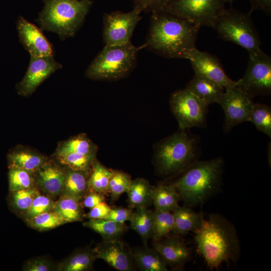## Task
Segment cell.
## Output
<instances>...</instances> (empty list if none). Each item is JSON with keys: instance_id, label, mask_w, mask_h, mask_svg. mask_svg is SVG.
Segmentation results:
<instances>
[{"instance_id": "obj_1", "label": "cell", "mask_w": 271, "mask_h": 271, "mask_svg": "<svg viewBox=\"0 0 271 271\" xmlns=\"http://www.w3.org/2000/svg\"><path fill=\"white\" fill-rule=\"evenodd\" d=\"M200 27L165 10L152 12L146 47L164 57L185 59Z\"/></svg>"}, {"instance_id": "obj_2", "label": "cell", "mask_w": 271, "mask_h": 271, "mask_svg": "<svg viewBox=\"0 0 271 271\" xmlns=\"http://www.w3.org/2000/svg\"><path fill=\"white\" fill-rule=\"evenodd\" d=\"M198 253L208 267L217 269L223 263L236 262L240 246L234 225L219 214H210L203 218L194 230Z\"/></svg>"}, {"instance_id": "obj_3", "label": "cell", "mask_w": 271, "mask_h": 271, "mask_svg": "<svg viewBox=\"0 0 271 271\" xmlns=\"http://www.w3.org/2000/svg\"><path fill=\"white\" fill-rule=\"evenodd\" d=\"M223 166L221 158L196 161L174 184L181 199L187 206L203 203L218 188Z\"/></svg>"}, {"instance_id": "obj_4", "label": "cell", "mask_w": 271, "mask_h": 271, "mask_svg": "<svg viewBox=\"0 0 271 271\" xmlns=\"http://www.w3.org/2000/svg\"><path fill=\"white\" fill-rule=\"evenodd\" d=\"M36 21L42 30L57 34L64 40L73 37L82 25L92 0H44Z\"/></svg>"}, {"instance_id": "obj_5", "label": "cell", "mask_w": 271, "mask_h": 271, "mask_svg": "<svg viewBox=\"0 0 271 271\" xmlns=\"http://www.w3.org/2000/svg\"><path fill=\"white\" fill-rule=\"evenodd\" d=\"M145 44L136 47L131 41L121 45H105L88 67L85 75L94 80H116L134 68L138 53Z\"/></svg>"}, {"instance_id": "obj_6", "label": "cell", "mask_w": 271, "mask_h": 271, "mask_svg": "<svg viewBox=\"0 0 271 271\" xmlns=\"http://www.w3.org/2000/svg\"><path fill=\"white\" fill-rule=\"evenodd\" d=\"M181 130L162 140L157 147L156 164L162 174L168 175L186 170L196 162V140L185 130Z\"/></svg>"}, {"instance_id": "obj_7", "label": "cell", "mask_w": 271, "mask_h": 271, "mask_svg": "<svg viewBox=\"0 0 271 271\" xmlns=\"http://www.w3.org/2000/svg\"><path fill=\"white\" fill-rule=\"evenodd\" d=\"M212 28L222 39L239 45L248 53L261 50L259 35L250 13L225 9L217 17Z\"/></svg>"}, {"instance_id": "obj_8", "label": "cell", "mask_w": 271, "mask_h": 271, "mask_svg": "<svg viewBox=\"0 0 271 271\" xmlns=\"http://www.w3.org/2000/svg\"><path fill=\"white\" fill-rule=\"evenodd\" d=\"M226 3L224 0H169L163 10L200 27H212Z\"/></svg>"}, {"instance_id": "obj_9", "label": "cell", "mask_w": 271, "mask_h": 271, "mask_svg": "<svg viewBox=\"0 0 271 271\" xmlns=\"http://www.w3.org/2000/svg\"><path fill=\"white\" fill-rule=\"evenodd\" d=\"M248 65L238 86L251 98L271 92V58L261 50L249 52Z\"/></svg>"}, {"instance_id": "obj_10", "label": "cell", "mask_w": 271, "mask_h": 271, "mask_svg": "<svg viewBox=\"0 0 271 271\" xmlns=\"http://www.w3.org/2000/svg\"><path fill=\"white\" fill-rule=\"evenodd\" d=\"M170 105L180 129L204 126L208 105L186 88L173 93Z\"/></svg>"}, {"instance_id": "obj_11", "label": "cell", "mask_w": 271, "mask_h": 271, "mask_svg": "<svg viewBox=\"0 0 271 271\" xmlns=\"http://www.w3.org/2000/svg\"><path fill=\"white\" fill-rule=\"evenodd\" d=\"M134 9L128 13L116 11L103 16V40L105 45H121L130 42L134 28L142 18Z\"/></svg>"}, {"instance_id": "obj_12", "label": "cell", "mask_w": 271, "mask_h": 271, "mask_svg": "<svg viewBox=\"0 0 271 271\" xmlns=\"http://www.w3.org/2000/svg\"><path fill=\"white\" fill-rule=\"evenodd\" d=\"M239 86L225 89L218 104L224 110V129L229 132L235 126L249 120L254 103Z\"/></svg>"}, {"instance_id": "obj_13", "label": "cell", "mask_w": 271, "mask_h": 271, "mask_svg": "<svg viewBox=\"0 0 271 271\" xmlns=\"http://www.w3.org/2000/svg\"><path fill=\"white\" fill-rule=\"evenodd\" d=\"M185 59L190 61L195 74L215 82L224 89L238 85V81H233L227 76L219 60L213 55L195 48L188 53Z\"/></svg>"}, {"instance_id": "obj_14", "label": "cell", "mask_w": 271, "mask_h": 271, "mask_svg": "<svg viewBox=\"0 0 271 271\" xmlns=\"http://www.w3.org/2000/svg\"><path fill=\"white\" fill-rule=\"evenodd\" d=\"M62 68V65L53 55L30 56L28 69L22 80L16 86L18 94L25 97L30 96L52 74Z\"/></svg>"}, {"instance_id": "obj_15", "label": "cell", "mask_w": 271, "mask_h": 271, "mask_svg": "<svg viewBox=\"0 0 271 271\" xmlns=\"http://www.w3.org/2000/svg\"><path fill=\"white\" fill-rule=\"evenodd\" d=\"M17 29L19 41L30 56L40 57L54 55L53 46L41 29L23 17L19 16L17 21Z\"/></svg>"}, {"instance_id": "obj_16", "label": "cell", "mask_w": 271, "mask_h": 271, "mask_svg": "<svg viewBox=\"0 0 271 271\" xmlns=\"http://www.w3.org/2000/svg\"><path fill=\"white\" fill-rule=\"evenodd\" d=\"M96 258L104 260L119 271H130L133 269L132 252L118 238L103 240L92 249Z\"/></svg>"}, {"instance_id": "obj_17", "label": "cell", "mask_w": 271, "mask_h": 271, "mask_svg": "<svg viewBox=\"0 0 271 271\" xmlns=\"http://www.w3.org/2000/svg\"><path fill=\"white\" fill-rule=\"evenodd\" d=\"M36 185L40 192L52 198L61 195L64 167L54 159L48 161L35 172Z\"/></svg>"}, {"instance_id": "obj_18", "label": "cell", "mask_w": 271, "mask_h": 271, "mask_svg": "<svg viewBox=\"0 0 271 271\" xmlns=\"http://www.w3.org/2000/svg\"><path fill=\"white\" fill-rule=\"evenodd\" d=\"M155 248L167 265L177 268L183 266L191 258L190 249L179 238L168 237L157 241Z\"/></svg>"}, {"instance_id": "obj_19", "label": "cell", "mask_w": 271, "mask_h": 271, "mask_svg": "<svg viewBox=\"0 0 271 271\" xmlns=\"http://www.w3.org/2000/svg\"><path fill=\"white\" fill-rule=\"evenodd\" d=\"M49 158L40 152L28 147L19 145L7 155L9 168H16L35 173Z\"/></svg>"}, {"instance_id": "obj_20", "label": "cell", "mask_w": 271, "mask_h": 271, "mask_svg": "<svg viewBox=\"0 0 271 271\" xmlns=\"http://www.w3.org/2000/svg\"><path fill=\"white\" fill-rule=\"evenodd\" d=\"M185 88L207 105L214 103H219L224 92L222 86L196 74Z\"/></svg>"}, {"instance_id": "obj_21", "label": "cell", "mask_w": 271, "mask_h": 271, "mask_svg": "<svg viewBox=\"0 0 271 271\" xmlns=\"http://www.w3.org/2000/svg\"><path fill=\"white\" fill-rule=\"evenodd\" d=\"M64 167V180L61 195L70 196L81 200L89 191L88 181L90 172Z\"/></svg>"}, {"instance_id": "obj_22", "label": "cell", "mask_w": 271, "mask_h": 271, "mask_svg": "<svg viewBox=\"0 0 271 271\" xmlns=\"http://www.w3.org/2000/svg\"><path fill=\"white\" fill-rule=\"evenodd\" d=\"M174 226L172 231L176 236L183 235L197 228L203 218L189 206H179L173 212Z\"/></svg>"}, {"instance_id": "obj_23", "label": "cell", "mask_w": 271, "mask_h": 271, "mask_svg": "<svg viewBox=\"0 0 271 271\" xmlns=\"http://www.w3.org/2000/svg\"><path fill=\"white\" fill-rule=\"evenodd\" d=\"M153 188L149 181L144 178L132 180L126 192L130 208L149 206L152 203Z\"/></svg>"}, {"instance_id": "obj_24", "label": "cell", "mask_w": 271, "mask_h": 271, "mask_svg": "<svg viewBox=\"0 0 271 271\" xmlns=\"http://www.w3.org/2000/svg\"><path fill=\"white\" fill-rule=\"evenodd\" d=\"M80 200L75 197L61 195L55 201L53 210L66 223L83 221L84 213Z\"/></svg>"}, {"instance_id": "obj_25", "label": "cell", "mask_w": 271, "mask_h": 271, "mask_svg": "<svg viewBox=\"0 0 271 271\" xmlns=\"http://www.w3.org/2000/svg\"><path fill=\"white\" fill-rule=\"evenodd\" d=\"M181 200L174 184L160 185L153 188L152 203L155 209L161 211L173 212Z\"/></svg>"}, {"instance_id": "obj_26", "label": "cell", "mask_w": 271, "mask_h": 271, "mask_svg": "<svg viewBox=\"0 0 271 271\" xmlns=\"http://www.w3.org/2000/svg\"><path fill=\"white\" fill-rule=\"evenodd\" d=\"M97 150V146L88 136L85 133H80L60 142L53 155L76 153L96 156Z\"/></svg>"}, {"instance_id": "obj_27", "label": "cell", "mask_w": 271, "mask_h": 271, "mask_svg": "<svg viewBox=\"0 0 271 271\" xmlns=\"http://www.w3.org/2000/svg\"><path fill=\"white\" fill-rule=\"evenodd\" d=\"M96 259L92 249H78L57 265L58 271H84L92 268Z\"/></svg>"}, {"instance_id": "obj_28", "label": "cell", "mask_w": 271, "mask_h": 271, "mask_svg": "<svg viewBox=\"0 0 271 271\" xmlns=\"http://www.w3.org/2000/svg\"><path fill=\"white\" fill-rule=\"evenodd\" d=\"M133 260L144 271H167V265L155 248H144L132 253Z\"/></svg>"}, {"instance_id": "obj_29", "label": "cell", "mask_w": 271, "mask_h": 271, "mask_svg": "<svg viewBox=\"0 0 271 271\" xmlns=\"http://www.w3.org/2000/svg\"><path fill=\"white\" fill-rule=\"evenodd\" d=\"M133 212L129 220L132 229L138 233L144 241L153 237L154 228L153 212L148 207H139Z\"/></svg>"}, {"instance_id": "obj_30", "label": "cell", "mask_w": 271, "mask_h": 271, "mask_svg": "<svg viewBox=\"0 0 271 271\" xmlns=\"http://www.w3.org/2000/svg\"><path fill=\"white\" fill-rule=\"evenodd\" d=\"M83 225L100 234L104 240L118 238L127 228L124 223L107 219H89Z\"/></svg>"}, {"instance_id": "obj_31", "label": "cell", "mask_w": 271, "mask_h": 271, "mask_svg": "<svg viewBox=\"0 0 271 271\" xmlns=\"http://www.w3.org/2000/svg\"><path fill=\"white\" fill-rule=\"evenodd\" d=\"M112 170L103 166L96 159L94 160L88 178L89 190L107 195V191Z\"/></svg>"}, {"instance_id": "obj_32", "label": "cell", "mask_w": 271, "mask_h": 271, "mask_svg": "<svg viewBox=\"0 0 271 271\" xmlns=\"http://www.w3.org/2000/svg\"><path fill=\"white\" fill-rule=\"evenodd\" d=\"M37 187L10 192V203L14 212L24 218L40 193Z\"/></svg>"}, {"instance_id": "obj_33", "label": "cell", "mask_w": 271, "mask_h": 271, "mask_svg": "<svg viewBox=\"0 0 271 271\" xmlns=\"http://www.w3.org/2000/svg\"><path fill=\"white\" fill-rule=\"evenodd\" d=\"M52 156L62 166L75 170L90 172L96 156L67 153Z\"/></svg>"}, {"instance_id": "obj_34", "label": "cell", "mask_w": 271, "mask_h": 271, "mask_svg": "<svg viewBox=\"0 0 271 271\" xmlns=\"http://www.w3.org/2000/svg\"><path fill=\"white\" fill-rule=\"evenodd\" d=\"M9 191L37 187L35 173L16 168H9Z\"/></svg>"}, {"instance_id": "obj_35", "label": "cell", "mask_w": 271, "mask_h": 271, "mask_svg": "<svg viewBox=\"0 0 271 271\" xmlns=\"http://www.w3.org/2000/svg\"><path fill=\"white\" fill-rule=\"evenodd\" d=\"M26 222L30 227L40 231L54 229L66 223L53 210L35 216Z\"/></svg>"}, {"instance_id": "obj_36", "label": "cell", "mask_w": 271, "mask_h": 271, "mask_svg": "<svg viewBox=\"0 0 271 271\" xmlns=\"http://www.w3.org/2000/svg\"><path fill=\"white\" fill-rule=\"evenodd\" d=\"M154 214L153 238L158 241L172 232L174 226V218L171 212L155 210Z\"/></svg>"}, {"instance_id": "obj_37", "label": "cell", "mask_w": 271, "mask_h": 271, "mask_svg": "<svg viewBox=\"0 0 271 271\" xmlns=\"http://www.w3.org/2000/svg\"><path fill=\"white\" fill-rule=\"evenodd\" d=\"M252 122L260 131L271 137V108L268 105L254 103L250 117Z\"/></svg>"}, {"instance_id": "obj_38", "label": "cell", "mask_w": 271, "mask_h": 271, "mask_svg": "<svg viewBox=\"0 0 271 271\" xmlns=\"http://www.w3.org/2000/svg\"><path fill=\"white\" fill-rule=\"evenodd\" d=\"M131 181L128 174L112 170L107 191V194L110 196L111 202L116 201L122 194L127 192Z\"/></svg>"}, {"instance_id": "obj_39", "label": "cell", "mask_w": 271, "mask_h": 271, "mask_svg": "<svg viewBox=\"0 0 271 271\" xmlns=\"http://www.w3.org/2000/svg\"><path fill=\"white\" fill-rule=\"evenodd\" d=\"M54 203L53 198L40 192L33 200L29 210L24 218L25 221L53 210Z\"/></svg>"}, {"instance_id": "obj_40", "label": "cell", "mask_w": 271, "mask_h": 271, "mask_svg": "<svg viewBox=\"0 0 271 271\" xmlns=\"http://www.w3.org/2000/svg\"><path fill=\"white\" fill-rule=\"evenodd\" d=\"M55 265L49 258L44 256L34 257L26 261L22 269L24 271H51L56 270Z\"/></svg>"}, {"instance_id": "obj_41", "label": "cell", "mask_w": 271, "mask_h": 271, "mask_svg": "<svg viewBox=\"0 0 271 271\" xmlns=\"http://www.w3.org/2000/svg\"><path fill=\"white\" fill-rule=\"evenodd\" d=\"M169 0H134L133 8L140 12L163 10Z\"/></svg>"}, {"instance_id": "obj_42", "label": "cell", "mask_w": 271, "mask_h": 271, "mask_svg": "<svg viewBox=\"0 0 271 271\" xmlns=\"http://www.w3.org/2000/svg\"><path fill=\"white\" fill-rule=\"evenodd\" d=\"M132 213L131 208H111L109 213L105 219L111 220L118 223H124L125 221H129Z\"/></svg>"}, {"instance_id": "obj_43", "label": "cell", "mask_w": 271, "mask_h": 271, "mask_svg": "<svg viewBox=\"0 0 271 271\" xmlns=\"http://www.w3.org/2000/svg\"><path fill=\"white\" fill-rule=\"evenodd\" d=\"M80 201H80V203L83 207L91 209L105 201V195L89 190Z\"/></svg>"}, {"instance_id": "obj_44", "label": "cell", "mask_w": 271, "mask_h": 271, "mask_svg": "<svg viewBox=\"0 0 271 271\" xmlns=\"http://www.w3.org/2000/svg\"><path fill=\"white\" fill-rule=\"evenodd\" d=\"M111 207L104 201L102 202L90 209L86 214H84V217L88 219H105Z\"/></svg>"}, {"instance_id": "obj_45", "label": "cell", "mask_w": 271, "mask_h": 271, "mask_svg": "<svg viewBox=\"0 0 271 271\" xmlns=\"http://www.w3.org/2000/svg\"><path fill=\"white\" fill-rule=\"evenodd\" d=\"M251 5V11H262L266 14H271V0H249Z\"/></svg>"}, {"instance_id": "obj_46", "label": "cell", "mask_w": 271, "mask_h": 271, "mask_svg": "<svg viewBox=\"0 0 271 271\" xmlns=\"http://www.w3.org/2000/svg\"><path fill=\"white\" fill-rule=\"evenodd\" d=\"M226 3H232L234 0H224Z\"/></svg>"}]
</instances>
